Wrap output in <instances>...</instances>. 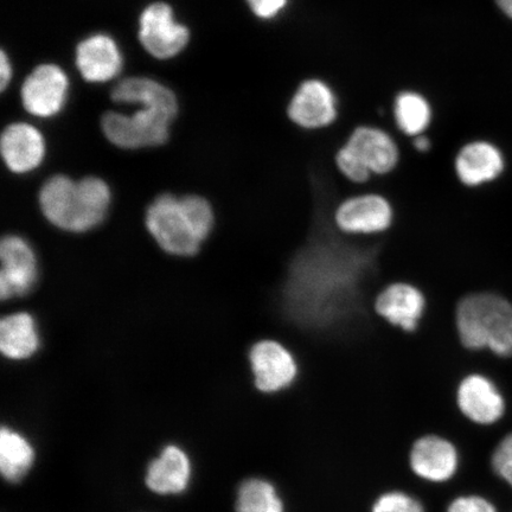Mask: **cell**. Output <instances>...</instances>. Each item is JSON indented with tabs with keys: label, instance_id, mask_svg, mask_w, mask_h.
Masks as SVG:
<instances>
[{
	"label": "cell",
	"instance_id": "6",
	"mask_svg": "<svg viewBox=\"0 0 512 512\" xmlns=\"http://www.w3.org/2000/svg\"><path fill=\"white\" fill-rule=\"evenodd\" d=\"M138 37L143 48L158 60L174 59L190 41V32L176 21L169 4L157 2L144 9L139 18Z\"/></svg>",
	"mask_w": 512,
	"mask_h": 512
},
{
	"label": "cell",
	"instance_id": "25",
	"mask_svg": "<svg viewBox=\"0 0 512 512\" xmlns=\"http://www.w3.org/2000/svg\"><path fill=\"white\" fill-rule=\"evenodd\" d=\"M492 469L512 488V433L497 445L492 454Z\"/></svg>",
	"mask_w": 512,
	"mask_h": 512
},
{
	"label": "cell",
	"instance_id": "23",
	"mask_svg": "<svg viewBox=\"0 0 512 512\" xmlns=\"http://www.w3.org/2000/svg\"><path fill=\"white\" fill-rule=\"evenodd\" d=\"M394 115L401 132L409 137L424 134L431 124L432 111L424 96L418 93H401L395 101Z\"/></svg>",
	"mask_w": 512,
	"mask_h": 512
},
{
	"label": "cell",
	"instance_id": "29",
	"mask_svg": "<svg viewBox=\"0 0 512 512\" xmlns=\"http://www.w3.org/2000/svg\"><path fill=\"white\" fill-rule=\"evenodd\" d=\"M414 149L421 153H426L431 150L432 143L430 138L426 137L425 134L415 137L413 140Z\"/></svg>",
	"mask_w": 512,
	"mask_h": 512
},
{
	"label": "cell",
	"instance_id": "19",
	"mask_svg": "<svg viewBox=\"0 0 512 512\" xmlns=\"http://www.w3.org/2000/svg\"><path fill=\"white\" fill-rule=\"evenodd\" d=\"M36 448L27 435L4 425L0 431V473L6 483L18 484L36 463Z\"/></svg>",
	"mask_w": 512,
	"mask_h": 512
},
{
	"label": "cell",
	"instance_id": "27",
	"mask_svg": "<svg viewBox=\"0 0 512 512\" xmlns=\"http://www.w3.org/2000/svg\"><path fill=\"white\" fill-rule=\"evenodd\" d=\"M256 17L272 19L286 8L288 0H246Z\"/></svg>",
	"mask_w": 512,
	"mask_h": 512
},
{
	"label": "cell",
	"instance_id": "18",
	"mask_svg": "<svg viewBox=\"0 0 512 512\" xmlns=\"http://www.w3.org/2000/svg\"><path fill=\"white\" fill-rule=\"evenodd\" d=\"M40 207L54 227L73 233L79 209L78 182L63 175L49 178L40 191Z\"/></svg>",
	"mask_w": 512,
	"mask_h": 512
},
{
	"label": "cell",
	"instance_id": "15",
	"mask_svg": "<svg viewBox=\"0 0 512 512\" xmlns=\"http://www.w3.org/2000/svg\"><path fill=\"white\" fill-rule=\"evenodd\" d=\"M335 94L324 82L309 80L299 87L288 106V117L305 130L330 126L337 118Z\"/></svg>",
	"mask_w": 512,
	"mask_h": 512
},
{
	"label": "cell",
	"instance_id": "7",
	"mask_svg": "<svg viewBox=\"0 0 512 512\" xmlns=\"http://www.w3.org/2000/svg\"><path fill=\"white\" fill-rule=\"evenodd\" d=\"M256 389L262 394H277L296 382L299 366L296 356L275 339H261L248 354Z\"/></svg>",
	"mask_w": 512,
	"mask_h": 512
},
{
	"label": "cell",
	"instance_id": "22",
	"mask_svg": "<svg viewBox=\"0 0 512 512\" xmlns=\"http://www.w3.org/2000/svg\"><path fill=\"white\" fill-rule=\"evenodd\" d=\"M235 512H285V504L270 480L253 477L239 485Z\"/></svg>",
	"mask_w": 512,
	"mask_h": 512
},
{
	"label": "cell",
	"instance_id": "26",
	"mask_svg": "<svg viewBox=\"0 0 512 512\" xmlns=\"http://www.w3.org/2000/svg\"><path fill=\"white\" fill-rule=\"evenodd\" d=\"M447 512H497L494 504L488 499L477 496H460L448 505Z\"/></svg>",
	"mask_w": 512,
	"mask_h": 512
},
{
	"label": "cell",
	"instance_id": "9",
	"mask_svg": "<svg viewBox=\"0 0 512 512\" xmlns=\"http://www.w3.org/2000/svg\"><path fill=\"white\" fill-rule=\"evenodd\" d=\"M69 80L66 73L56 64H41L25 79L21 96L28 113L37 118H53L66 105Z\"/></svg>",
	"mask_w": 512,
	"mask_h": 512
},
{
	"label": "cell",
	"instance_id": "1",
	"mask_svg": "<svg viewBox=\"0 0 512 512\" xmlns=\"http://www.w3.org/2000/svg\"><path fill=\"white\" fill-rule=\"evenodd\" d=\"M118 104L139 105L132 115L107 112L102 131L110 142L125 150L156 147L168 142L170 127L178 114V100L169 87L150 78H128L113 88Z\"/></svg>",
	"mask_w": 512,
	"mask_h": 512
},
{
	"label": "cell",
	"instance_id": "12",
	"mask_svg": "<svg viewBox=\"0 0 512 512\" xmlns=\"http://www.w3.org/2000/svg\"><path fill=\"white\" fill-rule=\"evenodd\" d=\"M457 405L465 418L477 425L496 424L505 413L504 396L496 383L483 374H470L460 381Z\"/></svg>",
	"mask_w": 512,
	"mask_h": 512
},
{
	"label": "cell",
	"instance_id": "28",
	"mask_svg": "<svg viewBox=\"0 0 512 512\" xmlns=\"http://www.w3.org/2000/svg\"><path fill=\"white\" fill-rule=\"evenodd\" d=\"M12 75H14V70H12L10 57L3 50L2 55H0V89L3 92L10 85Z\"/></svg>",
	"mask_w": 512,
	"mask_h": 512
},
{
	"label": "cell",
	"instance_id": "10",
	"mask_svg": "<svg viewBox=\"0 0 512 512\" xmlns=\"http://www.w3.org/2000/svg\"><path fill=\"white\" fill-rule=\"evenodd\" d=\"M194 464L189 453L177 444L165 445L147 464L144 483L157 496H181L190 488Z\"/></svg>",
	"mask_w": 512,
	"mask_h": 512
},
{
	"label": "cell",
	"instance_id": "30",
	"mask_svg": "<svg viewBox=\"0 0 512 512\" xmlns=\"http://www.w3.org/2000/svg\"><path fill=\"white\" fill-rule=\"evenodd\" d=\"M496 4L499 10L512 21V0H496Z\"/></svg>",
	"mask_w": 512,
	"mask_h": 512
},
{
	"label": "cell",
	"instance_id": "11",
	"mask_svg": "<svg viewBox=\"0 0 512 512\" xmlns=\"http://www.w3.org/2000/svg\"><path fill=\"white\" fill-rule=\"evenodd\" d=\"M0 296L3 300L28 294L37 283L38 264L34 249L21 236H5L0 245Z\"/></svg>",
	"mask_w": 512,
	"mask_h": 512
},
{
	"label": "cell",
	"instance_id": "13",
	"mask_svg": "<svg viewBox=\"0 0 512 512\" xmlns=\"http://www.w3.org/2000/svg\"><path fill=\"white\" fill-rule=\"evenodd\" d=\"M409 465L421 479L431 483H445L458 471L459 453L451 441L439 435H425L413 444Z\"/></svg>",
	"mask_w": 512,
	"mask_h": 512
},
{
	"label": "cell",
	"instance_id": "14",
	"mask_svg": "<svg viewBox=\"0 0 512 512\" xmlns=\"http://www.w3.org/2000/svg\"><path fill=\"white\" fill-rule=\"evenodd\" d=\"M505 170L501 149L486 140H475L459 150L454 159L458 182L466 188H479L496 181Z\"/></svg>",
	"mask_w": 512,
	"mask_h": 512
},
{
	"label": "cell",
	"instance_id": "2",
	"mask_svg": "<svg viewBox=\"0 0 512 512\" xmlns=\"http://www.w3.org/2000/svg\"><path fill=\"white\" fill-rule=\"evenodd\" d=\"M454 329L463 348L512 357V304L492 292L469 293L454 309Z\"/></svg>",
	"mask_w": 512,
	"mask_h": 512
},
{
	"label": "cell",
	"instance_id": "21",
	"mask_svg": "<svg viewBox=\"0 0 512 512\" xmlns=\"http://www.w3.org/2000/svg\"><path fill=\"white\" fill-rule=\"evenodd\" d=\"M79 211L74 233H86L104 222L111 204V189L98 177H86L78 182Z\"/></svg>",
	"mask_w": 512,
	"mask_h": 512
},
{
	"label": "cell",
	"instance_id": "3",
	"mask_svg": "<svg viewBox=\"0 0 512 512\" xmlns=\"http://www.w3.org/2000/svg\"><path fill=\"white\" fill-rule=\"evenodd\" d=\"M400 150L380 128L361 126L336 153V168L348 182L364 185L373 176H387L398 168Z\"/></svg>",
	"mask_w": 512,
	"mask_h": 512
},
{
	"label": "cell",
	"instance_id": "4",
	"mask_svg": "<svg viewBox=\"0 0 512 512\" xmlns=\"http://www.w3.org/2000/svg\"><path fill=\"white\" fill-rule=\"evenodd\" d=\"M146 227L164 252L176 256H192L203 243L182 197L160 195L146 213Z\"/></svg>",
	"mask_w": 512,
	"mask_h": 512
},
{
	"label": "cell",
	"instance_id": "8",
	"mask_svg": "<svg viewBox=\"0 0 512 512\" xmlns=\"http://www.w3.org/2000/svg\"><path fill=\"white\" fill-rule=\"evenodd\" d=\"M427 307L425 292L405 280H396L382 287L373 302L375 315L405 334L419 331Z\"/></svg>",
	"mask_w": 512,
	"mask_h": 512
},
{
	"label": "cell",
	"instance_id": "5",
	"mask_svg": "<svg viewBox=\"0 0 512 512\" xmlns=\"http://www.w3.org/2000/svg\"><path fill=\"white\" fill-rule=\"evenodd\" d=\"M332 220L338 232L344 235H381L393 227L395 209L389 198L380 192H362L339 202Z\"/></svg>",
	"mask_w": 512,
	"mask_h": 512
},
{
	"label": "cell",
	"instance_id": "17",
	"mask_svg": "<svg viewBox=\"0 0 512 512\" xmlns=\"http://www.w3.org/2000/svg\"><path fill=\"white\" fill-rule=\"evenodd\" d=\"M0 150L6 166L15 174L34 171L46 157V142L35 126L16 123L5 128Z\"/></svg>",
	"mask_w": 512,
	"mask_h": 512
},
{
	"label": "cell",
	"instance_id": "24",
	"mask_svg": "<svg viewBox=\"0 0 512 512\" xmlns=\"http://www.w3.org/2000/svg\"><path fill=\"white\" fill-rule=\"evenodd\" d=\"M371 512H425V509L406 492L389 491L376 499Z\"/></svg>",
	"mask_w": 512,
	"mask_h": 512
},
{
	"label": "cell",
	"instance_id": "16",
	"mask_svg": "<svg viewBox=\"0 0 512 512\" xmlns=\"http://www.w3.org/2000/svg\"><path fill=\"white\" fill-rule=\"evenodd\" d=\"M124 57L111 36L95 34L76 48V67L83 79L92 83L111 81L121 73Z\"/></svg>",
	"mask_w": 512,
	"mask_h": 512
},
{
	"label": "cell",
	"instance_id": "20",
	"mask_svg": "<svg viewBox=\"0 0 512 512\" xmlns=\"http://www.w3.org/2000/svg\"><path fill=\"white\" fill-rule=\"evenodd\" d=\"M40 345L35 319L29 313H15L0 323V351L8 360L27 361L37 354Z\"/></svg>",
	"mask_w": 512,
	"mask_h": 512
}]
</instances>
